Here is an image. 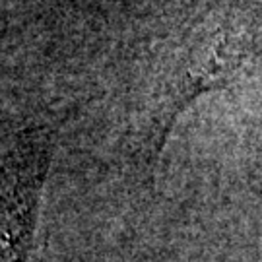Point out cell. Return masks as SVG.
<instances>
[{
    "label": "cell",
    "instance_id": "cell-1",
    "mask_svg": "<svg viewBox=\"0 0 262 262\" xmlns=\"http://www.w3.org/2000/svg\"><path fill=\"white\" fill-rule=\"evenodd\" d=\"M253 41L241 31H220L194 51L187 76L190 95L224 88L251 58Z\"/></svg>",
    "mask_w": 262,
    "mask_h": 262
}]
</instances>
